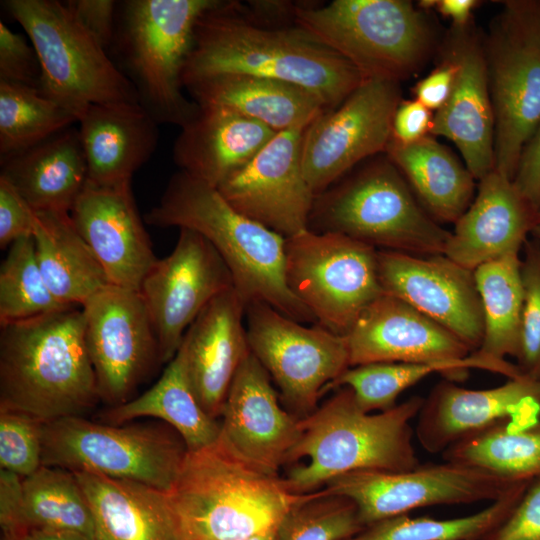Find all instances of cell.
Returning a JSON list of instances; mask_svg holds the SVG:
<instances>
[{"instance_id":"obj_1","label":"cell","mask_w":540,"mask_h":540,"mask_svg":"<svg viewBox=\"0 0 540 540\" xmlns=\"http://www.w3.org/2000/svg\"><path fill=\"white\" fill-rule=\"evenodd\" d=\"M221 74L298 85L327 110L339 106L365 80L347 60L300 28L263 25L245 17L240 4L218 0L196 24L182 84Z\"/></svg>"},{"instance_id":"obj_2","label":"cell","mask_w":540,"mask_h":540,"mask_svg":"<svg viewBox=\"0 0 540 540\" xmlns=\"http://www.w3.org/2000/svg\"><path fill=\"white\" fill-rule=\"evenodd\" d=\"M0 410L45 423L100 400L81 307L0 326Z\"/></svg>"},{"instance_id":"obj_3","label":"cell","mask_w":540,"mask_h":540,"mask_svg":"<svg viewBox=\"0 0 540 540\" xmlns=\"http://www.w3.org/2000/svg\"><path fill=\"white\" fill-rule=\"evenodd\" d=\"M145 221L186 228L205 237L229 268L246 305L263 302L301 323H317L285 278V239L238 212L217 187L184 171L169 180Z\"/></svg>"},{"instance_id":"obj_4","label":"cell","mask_w":540,"mask_h":540,"mask_svg":"<svg viewBox=\"0 0 540 540\" xmlns=\"http://www.w3.org/2000/svg\"><path fill=\"white\" fill-rule=\"evenodd\" d=\"M300 419L301 435L289 462L307 457L283 478L294 494L314 492L331 479L359 470L405 471L419 466L412 421L424 398L413 396L378 413L366 412L353 391L340 387ZM288 462V463H289Z\"/></svg>"},{"instance_id":"obj_5","label":"cell","mask_w":540,"mask_h":540,"mask_svg":"<svg viewBox=\"0 0 540 540\" xmlns=\"http://www.w3.org/2000/svg\"><path fill=\"white\" fill-rule=\"evenodd\" d=\"M304 494L244 462L220 441L188 451L169 493L187 540H239L276 530Z\"/></svg>"},{"instance_id":"obj_6","label":"cell","mask_w":540,"mask_h":540,"mask_svg":"<svg viewBox=\"0 0 540 540\" xmlns=\"http://www.w3.org/2000/svg\"><path fill=\"white\" fill-rule=\"evenodd\" d=\"M308 229L415 255L444 254L451 234L425 211L387 155L375 156L316 195Z\"/></svg>"},{"instance_id":"obj_7","label":"cell","mask_w":540,"mask_h":540,"mask_svg":"<svg viewBox=\"0 0 540 540\" xmlns=\"http://www.w3.org/2000/svg\"><path fill=\"white\" fill-rule=\"evenodd\" d=\"M300 28L367 79L400 83L431 56L436 36L423 10L406 0H334L293 5Z\"/></svg>"},{"instance_id":"obj_8","label":"cell","mask_w":540,"mask_h":540,"mask_svg":"<svg viewBox=\"0 0 540 540\" xmlns=\"http://www.w3.org/2000/svg\"><path fill=\"white\" fill-rule=\"evenodd\" d=\"M217 2L128 0L120 4L114 44L142 106L158 123L182 127L199 110L183 93L182 72L196 24Z\"/></svg>"},{"instance_id":"obj_9","label":"cell","mask_w":540,"mask_h":540,"mask_svg":"<svg viewBox=\"0 0 540 540\" xmlns=\"http://www.w3.org/2000/svg\"><path fill=\"white\" fill-rule=\"evenodd\" d=\"M4 4L37 53L40 90L78 120L90 105L141 104L130 79L64 2L8 0Z\"/></svg>"},{"instance_id":"obj_10","label":"cell","mask_w":540,"mask_h":540,"mask_svg":"<svg viewBox=\"0 0 540 540\" xmlns=\"http://www.w3.org/2000/svg\"><path fill=\"white\" fill-rule=\"evenodd\" d=\"M188 449L165 423L110 424L71 416L43 423L42 465L129 480L170 493Z\"/></svg>"},{"instance_id":"obj_11","label":"cell","mask_w":540,"mask_h":540,"mask_svg":"<svg viewBox=\"0 0 540 540\" xmlns=\"http://www.w3.org/2000/svg\"><path fill=\"white\" fill-rule=\"evenodd\" d=\"M494 113V169L513 179L540 125V22L536 1L504 2L483 43Z\"/></svg>"},{"instance_id":"obj_12","label":"cell","mask_w":540,"mask_h":540,"mask_svg":"<svg viewBox=\"0 0 540 540\" xmlns=\"http://www.w3.org/2000/svg\"><path fill=\"white\" fill-rule=\"evenodd\" d=\"M378 250L338 233L305 230L285 239V278L316 322L345 336L383 294Z\"/></svg>"},{"instance_id":"obj_13","label":"cell","mask_w":540,"mask_h":540,"mask_svg":"<svg viewBox=\"0 0 540 540\" xmlns=\"http://www.w3.org/2000/svg\"><path fill=\"white\" fill-rule=\"evenodd\" d=\"M245 325L252 354L286 405L303 417L316 410L326 387L350 367L345 338L318 323L305 326L253 302L246 305Z\"/></svg>"},{"instance_id":"obj_14","label":"cell","mask_w":540,"mask_h":540,"mask_svg":"<svg viewBox=\"0 0 540 540\" xmlns=\"http://www.w3.org/2000/svg\"><path fill=\"white\" fill-rule=\"evenodd\" d=\"M401 100L399 83L367 79L339 106L324 111L305 128L302 167L315 196L360 162L386 152Z\"/></svg>"},{"instance_id":"obj_15","label":"cell","mask_w":540,"mask_h":540,"mask_svg":"<svg viewBox=\"0 0 540 540\" xmlns=\"http://www.w3.org/2000/svg\"><path fill=\"white\" fill-rule=\"evenodd\" d=\"M325 485L329 493L354 502L366 527L427 506L492 502L516 484L445 461L405 471L359 470L337 476Z\"/></svg>"},{"instance_id":"obj_16","label":"cell","mask_w":540,"mask_h":540,"mask_svg":"<svg viewBox=\"0 0 540 540\" xmlns=\"http://www.w3.org/2000/svg\"><path fill=\"white\" fill-rule=\"evenodd\" d=\"M87 351L100 400L111 407L132 394L160 362L157 336L139 291L109 284L82 306Z\"/></svg>"},{"instance_id":"obj_17","label":"cell","mask_w":540,"mask_h":540,"mask_svg":"<svg viewBox=\"0 0 540 540\" xmlns=\"http://www.w3.org/2000/svg\"><path fill=\"white\" fill-rule=\"evenodd\" d=\"M231 288V272L212 244L198 232L180 228L172 252L156 260L138 290L157 336L161 363L173 359L203 308Z\"/></svg>"},{"instance_id":"obj_18","label":"cell","mask_w":540,"mask_h":540,"mask_svg":"<svg viewBox=\"0 0 540 540\" xmlns=\"http://www.w3.org/2000/svg\"><path fill=\"white\" fill-rule=\"evenodd\" d=\"M305 128L277 132L217 187L238 212L284 238L308 230L315 199L301 160Z\"/></svg>"},{"instance_id":"obj_19","label":"cell","mask_w":540,"mask_h":540,"mask_svg":"<svg viewBox=\"0 0 540 540\" xmlns=\"http://www.w3.org/2000/svg\"><path fill=\"white\" fill-rule=\"evenodd\" d=\"M377 259L383 294L409 304L458 337L472 352L480 347L484 324L473 271L444 254L378 250Z\"/></svg>"},{"instance_id":"obj_20","label":"cell","mask_w":540,"mask_h":540,"mask_svg":"<svg viewBox=\"0 0 540 540\" xmlns=\"http://www.w3.org/2000/svg\"><path fill=\"white\" fill-rule=\"evenodd\" d=\"M414 429L430 453L444 452L458 441L508 421L529 426L540 420V382L527 376L509 378L489 389H467L450 380L424 398Z\"/></svg>"},{"instance_id":"obj_21","label":"cell","mask_w":540,"mask_h":540,"mask_svg":"<svg viewBox=\"0 0 540 540\" xmlns=\"http://www.w3.org/2000/svg\"><path fill=\"white\" fill-rule=\"evenodd\" d=\"M220 443L249 465L278 475L300 435V419L279 404L271 377L252 354L240 365L222 412Z\"/></svg>"},{"instance_id":"obj_22","label":"cell","mask_w":540,"mask_h":540,"mask_svg":"<svg viewBox=\"0 0 540 540\" xmlns=\"http://www.w3.org/2000/svg\"><path fill=\"white\" fill-rule=\"evenodd\" d=\"M69 215L110 284L138 291L158 258L139 216L131 181L99 185L88 180Z\"/></svg>"},{"instance_id":"obj_23","label":"cell","mask_w":540,"mask_h":540,"mask_svg":"<svg viewBox=\"0 0 540 540\" xmlns=\"http://www.w3.org/2000/svg\"><path fill=\"white\" fill-rule=\"evenodd\" d=\"M443 52L455 61L457 74L448 100L434 113L431 135L452 141L479 181L495 167V123L483 43L470 25L452 28Z\"/></svg>"},{"instance_id":"obj_24","label":"cell","mask_w":540,"mask_h":540,"mask_svg":"<svg viewBox=\"0 0 540 540\" xmlns=\"http://www.w3.org/2000/svg\"><path fill=\"white\" fill-rule=\"evenodd\" d=\"M344 338L350 367L372 363H460L472 353L450 331L386 294L362 312Z\"/></svg>"},{"instance_id":"obj_25","label":"cell","mask_w":540,"mask_h":540,"mask_svg":"<svg viewBox=\"0 0 540 540\" xmlns=\"http://www.w3.org/2000/svg\"><path fill=\"white\" fill-rule=\"evenodd\" d=\"M245 310L235 288L221 293L199 313L180 345L196 399L214 419L222 416L235 374L251 353Z\"/></svg>"},{"instance_id":"obj_26","label":"cell","mask_w":540,"mask_h":540,"mask_svg":"<svg viewBox=\"0 0 540 540\" xmlns=\"http://www.w3.org/2000/svg\"><path fill=\"white\" fill-rule=\"evenodd\" d=\"M539 217L512 179L494 169L479 180L478 192L454 224L444 255L474 271L487 262L520 254Z\"/></svg>"},{"instance_id":"obj_27","label":"cell","mask_w":540,"mask_h":540,"mask_svg":"<svg viewBox=\"0 0 540 540\" xmlns=\"http://www.w3.org/2000/svg\"><path fill=\"white\" fill-rule=\"evenodd\" d=\"M173 145V160L189 175L218 187L248 163L277 132L219 106H199Z\"/></svg>"},{"instance_id":"obj_28","label":"cell","mask_w":540,"mask_h":540,"mask_svg":"<svg viewBox=\"0 0 540 540\" xmlns=\"http://www.w3.org/2000/svg\"><path fill=\"white\" fill-rule=\"evenodd\" d=\"M77 123L88 180L95 184L132 181L157 147L159 123L140 103L90 105Z\"/></svg>"},{"instance_id":"obj_29","label":"cell","mask_w":540,"mask_h":540,"mask_svg":"<svg viewBox=\"0 0 540 540\" xmlns=\"http://www.w3.org/2000/svg\"><path fill=\"white\" fill-rule=\"evenodd\" d=\"M94 540H187L169 493L142 483L76 472Z\"/></svg>"},{"instance_id":"obj_30","label":"cell","mask_w":540,"mask_h":540,"mask_svg":"<svg viewBox=\"0 0 540 540\" xmlns=\"http://www.w3.org/2000/svg\"><path fill=\"white\" fill-rule=\"evenodd\" d=\"M6 179L35 212H70L88 181L79 130L70 126L0 160Z\"/></svg>"},{"instance_id":"obj_31","label":"cell","mask_w":540,"mask_h":540,"mask_svg":"<svg viewBox=\"0 0 540 540\" xmlns=\"http://www.w3.org/2000/svg\"><path fill=\"white\" fill-rule=\"evenodd\" d=\"M184 89L199 106L233 110L275 132L307 127L327 110L317 96L298 85L254 75H215Z\"/></svg>"},{"instance_id":"obj_32","label":"cell","mask_w":540,"mask_h":540,"mask_svg":"<svg viewBox=\"0 0 540 540\" xmlns=\"http://www.w3.org/2000/svg\"><path fill=\"white\" fill-rule=\"evenodd\" d=\"M385 154L436 222L455 224L472 203L474 177L431 135L405 145L390 141Z\"/></svg>"},{"instance_id":"obj_33","label":"cell","mask_w":540,"mask_h":540,"mask_svg":"<svg viewBox=\"0 0 540 540\" xmlns=\"http://www.w3.org/2000/svg\"><path fill=\"white\" fill-rule=\"evenodd\" d=\"M32 237L44 280L61 303L81 307L110 284L99 260L75 228L69 212H36Z\"/></svg>"},{"instance_id":"obj_34","label":"cell","mask_w":540,"mask_h":540,"mask_svg":"<svg viewBox=\"0 0 540 540\" xmlns=\"http://www.w3.org/2000/svg\"><path fill=\"white\" fill-rule=\"evenodd\" d=\"M101 417L105 423L116 425L142 417L159 419L181 436L188 451H198L217 443L221 432L217 419L209 416L196 399L181 348L150 389L105 410Z\"/></svg>"},{"instance_id":"obj_35","label":"cell","mask_w":540,"mask_h":540,"mask_svg":"<svg viewBox=\"0 0 540 540\" xmlns=\"http://www.w3.org/2000/svg\"><path fill=\"white\" fill-rule=\"evenodd\" d=\"M473 368L507 378L516 373L515 365L507 360H493L472 352L466 361L460 363H372L349 367L326 390L348 387L363 410L380 412L394 407L401 393L431 374L440 373L446 380L453 381L463 379Z\"/></svg>"},{"instance_id":"obj_36","label":"cell","mask_w":540,"mask_h":540,"mask_svg":"<svg viewBox=\"0 0 540 540\" xmlns=\"http://www.w3.org/2000/svg\"><path fill=\"white\" fill-rule=\"evenodd\" d=\"M443 458L511 484L531 482L540 478V420L529 426L499 423L453 444Z\"/></svg>"},{"instance_id":"obj_37","label":"cell","mask_w":540,"mask_h":540,"mask_svg":"<svg viewBox=\"0 0 540 540\" xmlns=\"http://www.w3.org/2000/svg\"><path fill=\"white\" fill-rule=\"evenodd\" d=\"M473 273L484 324L481 345L474 352L499 361L516 358L524 297L520 255L487 262Z\"/></svg>"},{"instance_id":"obj_38","label":"cell","mask_w":540,"mask_h":540,"mask_svg":"<svg viewBox=\"0 0 540 540\" xmlns=\"http://www.w3.org/2000/svg\"><path fill=\"white\" fill-rule=\"evenodd\" d=\"M20 524L21 536L30 529H57L94 540L88 499L75 473L62 468L42 465L22 479Z\"/></svg>"},{"instance_id":"obj_39","label":"cell","mask_w":540,"mask_h":540,"mask_svg":"<svg viewBox=\"0 0 540 540\" xmlns=\"http://www.w3.org/2000/svg\"><path fill=\"white\" fill-rule=\"evenodd\" d=\"M529 483L514 485L484 509L467 516L435 519L403 514L370 524L348 540H483L508 517Z\"/></svg>"},{"instance_id":"obj_40","label":"cell","mask_w":540,"mask_h":540,"mask_svg":"<svg viewBox=\"0 0 540 540\" xmlns=\"http://www.w3.org/2000/svg\"><path fill=\"white\" fill-rule=\"evenodd\" d=\"M77 117L39 88L0 81V160L48 139Z\"/></svg>"},{"instance_id":"obj_41","label":"cell","mask_w":540,"mask_h":540,"mask_svg":"<svg viewBox=\"0 0 540 540\" xmlns=\"http://www.w3.org/2000/svg\"><path fill=\"white\" fill-rule=\"evenodd\" d=\"M71 307L61 303L47 286L33 237L11 244L0 267V326Z\"/></svg>"},{"instance_id":"obj_42","label":"cell","mask_w":540,"mask_h":540,"mask_svg":"<svg viewBox=\"0 0 540 540\" xmlns=\"http://www.w3.org/2000/svg\"><path fill=\"white\" fill-rule=\"evenodd\" d=\"M364 528L353 501L323 489L304 494L277 533L279 540H348Z\"/></svg>"},{"instance_id":"obj_43","label":"cell","mask_w":540,"mask_h":540,"mask_svg":"<svg viewBox=\"0 0 540 540\" xmlns=\"http://www.w3.org/2000/svg\"><path fill=\"white\" fill-rule=\"evenodd\" d=\"M523 249L524 297L516 365L524 376L540 382V247L532 239Z\"/></svg>"},{"instance_id":"obj_44","label":"cell","mask_w":540,"mask_h":540,"mask_svg":"<svg viewBox=\"0 0 540 540\" xmlns=\"http://www.w3.org/2000/svg\"><path fill=\"white\" fill-rule=\"evenodd\" d=\"M42 427L28 414L0 410L1 469L25 478L42 466Z\"/></svg>"},{"instance_id":"obj_45","label":"cell","mask_w":540,"mask_h":540,"mask_svg":"<svg viewBox=\"0 0 540 540\" xmlns=\"http://www.w3.org/2000/svg\"><path fill=\"white\" fill-rule=\"evenodd\" d=\"M0 81L39 89L41 82V67L34 47L3 21H0Z\"/></svg>"},{"instance_id":"obj_46","label":"cell","mask_w":540,"mask_h":540,"mask_svg":"<svg viewBox=\"0 0 540 540\" xmlns=\"http://www.w3.org/2000/svg\"><path fill=\"white\" fill-rule=\"evenodd\" d=\"M483 540H540V478L529 483L508 517Z\"/></svg>"},{"instance_id":"obj_47","label":"cell","mask_w":540,"mask_h":540,"mask_svg":"<svg viewBox=\"0 0 540 540\" xmlns=\"http://www.w3.org/2000/svg\"><path fill=\"white\" fill-rule=\"evenodd\" d=\"M36 212L16 189L0 177V247L33 235Z\"/></svg>"},{"instance_id":"obj_48","label":"cell","mask_w":540,"mask_h":540,"mask_svg":"<svg viewBox=\"0 0 540 540\" xmlns=\"http://www.w3.org/2000/svg\"><path fill=\"white\" fill-rule=\"evenodd\" d=\"M79 24L106 51L114 44L118 3L114 0H69L64 2Z\"/></svg>"},{"instance_id":"obj_49","label":"cell","mask_w":540,"mask_h":540,"mask_svg":"<svg viewBox=\"0 0 540 540\" xmlns=\"http://www.w3.org/2000/svg\"><path fill=\"white\" fill-rule=\"evenodd\" d=\"M433 118V112L416 99H402L393 116L391 141L405 145L430 136Z\"/></svg>"},{"instance_id":"obj_50","label":"cell","mask_w":540,"mask_h":540,"mask_svg":"<svg viewBox=\"0 0 540 540\" xmlns=\"http://www.w3.org/2000/svg\"><path fill=\"white\" fill-rule=\"evenodd\" d=\"M442 61L413 88L415 99L431 111L439 110L448 100L457 74L452 57L442 53Z\"/></svg>"},{"instance_id":"obj_51","label":"cell","mask_w":540,"mask_h":540,"mask_svg":"<svg viewBox=\"0 0 540 540\" xmlns=\"http://www.w3.org/2000/svg\"><path fill=\"white\" fill-rule=\"evenodd\" d=\"M512 181L540 212V125L524 146Z\"/></svg>"},{"instance_id":"obj_52","label":"cell","mask_w":540,"mask_h":540,"mask_svg":"<svg viewBox=\"0 0 540 540\" xmlns=\"http://www.w3.org/2000/svg\"><path fill=\"white\" fill-rule=\"evenodd\" d=\"M478 4L476 0H421L417 5L421 10L436 9L452 22V28L463 29L470 25L472 12Z\"/></svg>"},{"instance_id":"obj_53","label":"cell","mask_w":540,"mask_h":540,"mask_svg":"<svg viewBox=\"0 0 540 540\" xmlns=\"http://www.w3.org/2000/svg\"><path fill=\"white\" fill-rule=\"evenodd\" d=\"M19 540H91L72 531L57 529H30Z\"/></svg>"},{"instance_id":"obj_54","label":"cell","mask_w":540,"mask_h":540,"mask_svg":"<svg viewBox=\"0 0 540 540\" xmlns=\"http://www.w3.org/2000/svg\"><path fill=\"white\" fill-rule=\"evenodd\" d=\"M239 540H279L277 529Z\"/></svg>"},{"instance_id":"obj_55","label":"cell","mask_w":540,"mask_h":540,"mask_svg":"<svg viewBox=\"0 0 540 540\" xmlns=\"http://www.w3.org/2000/svg\"><path fill=\"white\" fill-rule=\"evenodd\" d=\"M531 236L533 237V239L537 242V244L540 247V217H539V220H538L536 226L534 227V229H533V231L531 233Z\"/></svg>"},{"instance_id":"obj_56","label":"cell","mask_w":540,"mask_h":540,"mask_svg":"<svg viewBox=\"0 0 540 540\" xmlns=\"http://www.w3.org/2000/svg\"><path fill=\"white\" fill-rule=\"evenodd\" d=\"M536 7H537V13H538V18L540 22V1H536Z\"/></svg>"}]
</instances>
